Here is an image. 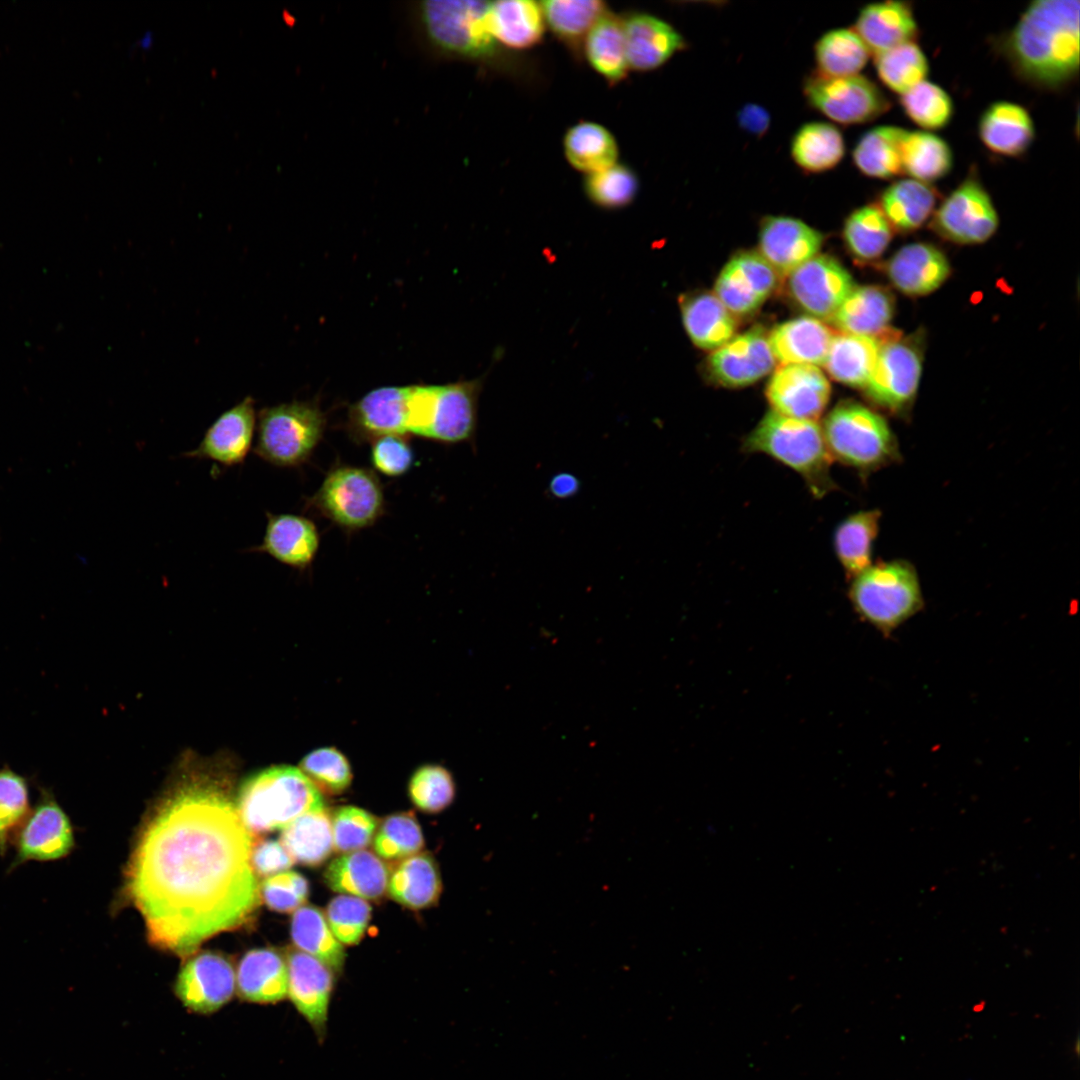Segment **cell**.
<instances>
[{"instance_id": "1", "label": "cell", "mask_w": 1080, "mask_h": 1080, "mask_svg": "<svg viewBox=\"0 0 1080 1080\" xmlns=\"http://www.w3.org/2000/svg\"><path fill=\"white\" fill-rule=\"evenodd\" d=\"M252 834L215 784L179 788L155 811L130 858L125 891L149 941L180 957L242 927L261 893L251 865Z\"/></svg>"}, {"instance_id": "2", "label": "cell", "mask_w": 1080, "mask_h": 1080, "mask_svg": "<svg viewBox=\"0 0 1080 1080\" xmlns=\"http://www.w3.org/2000/svg\"><path fill=\"white\" fill-rule=\"evenodd\" d=\"M1078 0H1035L995 47L1024 83L1045 91L1062 90L1079 73Z\"/></svg>"}, {"instance_id": "3", "label": "cell", "mask_w": 1080, "mask_h": 1080, "mask_svg": "<svg viewBox=\"0 0 1080 1080\" xmlns=\"http://www.w3.org/2000/svg\"><path fill=\"white\" fill-rule=\"evenodd\" d=\"M252 833L283 829L304 813L325 807L321 792L298 768L274 766L248 778L236 804Z\"/></svg>"}, {"instance_id": "4", "label": "cell", "mask_w": 1080, "mask_h": 1080, "mask_svg": "<svg viewBox=\"0 0 1080 1080\" xmlns=\"http://www.w3.org/2000/svg\"><path fill=\"white\" fill-rule=\"evenodd\" d=\"M744 451L765 453L799 473L814 496L834 488L831 455L821 426L814 420L767 413L745 438Z\"/></svg>"}, {"instance_id": "5", "label": "cell", "mask_w": 1080, "mask_h": 1080, "mask_svg": "<svg viewBox=\"0 0 1080 1080\" xmlns=\"http://www.w3.org/2000/svg\"><path fill=\"white\" fill-rule=\"evenodd\" d=\"M822 431L831 457L860 472L874 471L899 457L887 421L858 402L838 403L826 416Z\"/></svg>"}, {"instance_id": "6", "label": "cell", "mask_w": 1080, "mask_h": 1080, "mask_svg": "<svg viewBox=\"0 0 1080 1080\" xmlns=\"http://www.w3.org/2000/svg\"><path fill=\"white\" fill-rule=\"evenodd\" d=\"M853 579L849 597L856 612L885 634L898 628L923 606L917 572L907 561L878 563Z\"/></svg>"}, {"instance_id": "7", "label": "cell", "mask_w": 1080, "mask_h": 1080, "mask_svg": "<svg viewBox=\"0 0 1080 1080\" xmlns=\"http://www.w3.org/2000/svg\"><path fill=\"white\" fill-rule=\"evenodd\" d=\"M325 427L324 413L310 401L263 408L258 414L254 453L277 467H298L312 456Z\"/></svg>"}, {"instance_id": "8", "label": "cell", "mask_w": 1080, "mask_h": 1080, "mask_svg": "<svg viewBox=\"0 0 1080 1080\" xmlns=\"http://www.w3.org/2000/svg\"><path fill=\"white\" fill-rule=\"evenodd\" d=\"M307 506L340 528L355 531L373 525L383 515L385 500L373 471L340 465L328 472Z\"/></svg>"}, {"instance_id": "9", "label": "cell", "mask_w": 1080, "mask_h": 1080, "mask_svg": "<svg viewBox=\"0 0 1080 1080\" xmlns=\"http://www.w3.org/2000/svg\"><path fill=\"white\" fill-rule=\"evenodd\" d=\"M490 2L429 0L421 3L420 17L429 39L437 47L471 58L495 51L489 29Z\"/></svg>"}, {"instance_id": "10", "label": "cell", "mask_w": 1080, "mask_h": 1080, "mask_svg": "<svg viewBox=\"0 0 1080 1080\" xmlns=\"http://www.w3.org/2000/svg\"><path fill=\"white\" fill-rule=\"evenodd\" d=\"M803 93L813 109L842 125L872 122L892 107L884 91L860 74L830 77L813 72L804 80Z\"/></svg>"}, {"instance_id": "11", "label": "cell", "mask_w": 1080, "mask_h": 1080, "mask_svg": "<svg viewBox=\"0 0 1080 1080\" xmlns=\"http://www.w3.org/2000/svg\"><path fill=\"white\" fill-rule=\"evenodd\" d=\"M931 226L937 234L958 244L984 243L995 234L998 213L976 167H971L935 208Z\"/></svg>"}, {"instance_id": "12", "label": "cell", "mask_w": 1080, "mask_h": 1080, "mask_svg": "<svg viewBox=\"0 0 1080 1080\" xmlns=\"http://www.w3.org/2000/svg\"><path fill=\"white\" fill-rule=\"evenodd\" d=\"M877 339V359L864 388L877 404L894 412L903 411L911 404L919 386L921 352L912 340L901 339L896 332L887 330Z\"/></svg>"}, {"instance_id": "13", "label": "cell", "mask_w": 1080, "mask_h": 1080, "mask_svg": "<svg viewBox=\"0 0 1080 1080\" xmlns=\"http://www.w3.org/2000/svg\"><path fill=\"white\" fill-rule=\"evenodd\" d=\"M14 836L16 853L10 870L28 861L62 859L75 846L72 823L48 791H42L39 801Z\"/></svg>"}, {"instance_id": "14", "label": "cell", "mask_w": 1080, "mask_h": 1080, "mask_svg": "<svg viewBox=\"0 0 1080 1080\" xmlns=\"http://www.w3.org/2000/svg\"><path fill=\"white\" fill-rule=\"evenodd\" d=\"M787 287L796 304L813 318L831 321L854 282L835 258L818 255L788 275Z\"/></svg>"}, {"instance_id": "15", "label": "cell", "mask_w": 1080, "mask_h": 1080, "mask_svg": "<svg viewBox=\"0 0 1080 1080\" xmlns=\"http://www.w3.org/2000/svg\"><path fill=\"white\" fill-rule=\"evenodd\" d=\"M236 992V971L223 955L203 952L185 962L178 973L175 994L193 1013L212 1014Z\"/></svg>"}, {"instance_id": "16", "label": "cell", "mask_w": 1080, "mask_h": 1080, "mask_svg": "<svg viewBox=\"0 0 1080 1080\" xmlns=\"http://www.w3.org/2000/svg\"><path fill=\"white\" fill-rule=\"evenodd\" d=\"M780 278L758 252H741L720 272L715 295L734 316L750 315L776 290Z\"/></svg>"}, {"instance_id": "17", "label": "cell", "mask_w": 1080, "mask_h": 1080, "mask_svg": "<svg viewBox=\"0 0 1080 1080\" xmlns=\"http://www.w3.org/2000/svg\"><path fill=\"white\" fill-rule=\"evenodd\" d=\"M830 393V384L823 372L817 366L807 364L781 365L766 388L774 412L814 421L823 413Z\"/></svg>"}, {"instance_id": "18", "label": "cell", "mask_w": 1080, "mask_h": 1080, "mask_svg": "<svg viewBox=\"0 0 1080 1080\" xmlns=\"http://www.w3.org/2000/svg\"><path fill=\"white\" fill-rule=\"evenodd\" d=\"M287 997L310 1025L318 1040L325 1039L334 988V971L313 956L292 951L287 957Z\"/></svg>"}, {"instance_id": "19", "label": "cell", "mask_w": 1080, "mask_h": 1080, "mask_svg": "<svg viewBox=\"0 0 1080 1080\" xmlns=\"http://www.w3.org/2000/svg\"><path fill=\"white\" fill-rule=\"evenodd\" d=\"M775 363L768 334L755 326L716 349L707 360V369L716 383L743 387L770 373Z\"/></svg>"}, {"instance_id": "20", "label": "cell", "mask_w": 1080, "mask_h": 1080, "mask_svg": "<svg viewBox=\"0 0 1080 1080\" xmlns=\"http://www.w3.org/2000/svg\"><path fill=\"white\" fill-rule=\"evenodd\" d=\"M256 428L254 400L247 396L223 412L186 457L208 459L225 467L242 464L252 448Z\"/></svg>"}, {"instance_id": "21", "label": "cell", "mask_w": 1080, "mask_h": 1080, "mask_svg": "<svg viewBox=\"0 0 1080 1080\" xmlns=\"http://www.w3.org/2000/svg\"><path fill=\"white\" fill-rule=\"evenodd\" d=\"M483 379L435 385L432 420L425 438L441 443L474 442Z\"/></svg>"}, {"instance_id": "22", "label": "cell", "mask_w": 1080, "mask_h": 1080, "mask_svg": "<svg viewBox=\"0 0 1080 1080\" xmlns=\"http://www.w3.org/2000/svg\"><path fill=\"white\" fill-rule=\"evenodd\" d=\"M822 242V234L799 219L767 216L761 221L759 254L780 277L816 256Z\"/></svg>"}, {"instance_id": "23", "label": "cell", "mask_w": 1080, "mask_h": 1080, "mask_svg": "<svg viewBox=\"0 0 1080 1080\" xmlns=\"http://www.w3.org/2000/svg\"><path fill=\"white\" fill-rule=\"evenodd\" d=\"M408 386H386L366 393L351 405L347 428L354 440L373 441L408 433Z\"/></svg>"}, {"instance_id": "24", "label": "cell", "mask_w": 1080, "mask_h": 1080, "mask_svg": "<svg viewBox=\"0 0 1080 1080\" xmlns=\"http://www.w3.org/2000/svg\"><path fill=\"white\" fill-rule=\"evenodd\" d=\"M977 133L983 146L991 153L1019 158L1032 146L1036 127L1026 107L999 100L983 110L977 123Z\"/></svg>"}, {"instance_id": "25", "label": "cell", "mask_w": 1080, "mask_h": 1080, "mask_svg": "<svg viewBox=\"0 0 1080 1080\" xmlns=\"http://www.w3.org/2000/svg\"><path fill=\"white\" fill-rule=\"evenodd\" d=\"M629 68L651 71L686 48L682 35L668 22L647 13L622 20Z\"/></svg>"}, {"instance_id": "26", "label": "cell", "mask_w": 1080, "mask_h": 1080, "mask_svg": "<svg viewBox=\"0 0 1080 1080\" xmlns=\"http://www.w3.org/2000/svg\"><path fill=\"white\" fill-rule=\"evenodd\" d=\"M262 542L251 549L276 561L304 570L313 562L320 545V535L313 521L295 514L267 513Z\"/></svg>"}, {"instance_id": "27", "label": "cell", "mask_w": 1080, "mask_h": 1080, "mask_svg": "<svg viewBox=\"0 0 1080 1080\" xmlns=\"http://www.w3.org/2000/svg\"><path fill=\"white\" fill-rule=\"evenodd\" d=\"M853 30L874 55L904 43L915 42L920 32L912 4L892 0L869 3L862 7Z\"/></svg>"}, {"instance_id": "28", "label": "cell", "mask_w": 1080, "mask_h": 1080, "mask_svg": "<svg viewBox=\"0 0 1080 1080\" xmlns=\"http://www.w3.org/2000/svg\"><path fill=\"white\" fill-rule=\"evenodd\" d=\"M892 284L909 296H923L938 289L950 274L946 256L935 246L912 243L899 249L888 261Z\"/></svg>"}, {"instance_id": "29", "label": "cell", "mask_w": 1080, "mask_h": 1080, "mask_svg": "<svg viewBox=\"0 0 1080 1080\" xmlns=\"http://www.w3.org/2000/svg\"><path fill=\"white\" fill-rule=\"evenodd\" d=\"M834 334L822 321L802 316L777 325L769 334L772 353L781 365H824Z\"/></svg>"}, {"instance_id": "30", "label": "cell", "mask_w": 1080, "mask_h": 1080, "mask_svg": "<svg viewBox=\"0 0 1080 1080\" xmlns=\"http://www.w3.org/2000/svg\"><path fill=\"white\" fill-rule=\"evenodd\" d=\"M389 869L367 850L344 853L333 859L324 873L327 886L338 893L377 900L387 891Z\"/></svg>"}, {"instance_id": "31", "label": "cell", "mask_w": 1080, "mask_h": 1080, "mask_svg": "<svg viewBox=\"0 0 1080 1080\" xmlns=\"http://www.w3.org/2000/svg\"><path fill=\"white\" fill-rule=\"evenodd\" d=\"M287 961L273 949L260 948L248 951L240 960L236 971V992L241 999L272 1004L287 997Z\"/></svg>"}, {"instance_id": "32", "label": "cell", "mask_w": 1080, "mask_h": 1080, "mask_svg": "<svg viewBox=\"0 0 1080 1080\" xmlns=\"http://www.w3.org/2000/svg\"><path fill=\"white\" fill-rule=\"evenodd\" d=\"M679 306L684 328L697 347L716 350L733 337L736 318L715 294L704 291L682 294Z\"/></svg>"}, {"instance_id": "33", "label": "cell", "mask_w": 1080, "mask_h": 1080, "mask_svg": "<svg viewBox=\"0 0 1080 1080\" xmlns=\"http://www.w3.org/2000/svg\"><path fill=\"white\" fill-rule=\"evenodd\" d=\"M939 196L932 184L902 178L881 191L878 206L893 229L912 232L933 215Z\"/></svg>"}, {"instance_id": "34", "label": "cell", "mask_w": 1080, "mask_h": 1080, "mask_svg": "<svg viewBox=\"0 0 1080 1080\" xmlns=\"http://www.w3.org/2000/svg\"><path fill=\"white\" fill-rule=\"evenodd\" d=\"M893 312L894 299L886 289L854 287L831 321L842 333L877 338L887 331Z\"/></svg>"}, {"instance_id": "35", "label": "cell", "mask_w": 1080, "mask_h": 1080, "mask_svg": "<svg viewBox=\"0 0 1080 1080\" xmlns=\"http://www.w3.org/2000/svg\"><path fill=\"white\" fill-rule=\"evenodd\" d=\"M489 29L495 41L511 49H528L543 37L545 20L540 2L503 0L490 3Z\"/></svg>"}, {"instance_id": "36", "label": "cell", "mask_w": 1080, "mask_h": 1080, "mask_svg": "<svg viewBox=\"0 0 1080 1080\" xmlns=\"http://www.w3.org/2000/svg\"><path fill=\"white\" fill-rule=\"evenodd\" d=\"M442 889L434 858L417 853L403 859L389 875L387 891L397 903L414 910L434 905Z\"/></svg>"}, {"instance_id": "37", "label": "cell", "mask_w": 1080, "mask_h": 1080, "mask_svg": "<svg viewBox=\"0 0 1080 1080\" xmlns=\"http://www.w3.org/2000/svg\"><path fill=\"white\" fill-rule=\"evenodd\" d=\"M907 130L881 125L867 130L852 150V162L864 176L890 180L903 174L902 143Z\"/></svg>"}, {"instance_id": "38", "label": "cell", "mask_w": 1080, "mask_h": 1080, "mask_svg": "<svg viewBox=\"0 0 1080 1080\" xmlns=\"http://www.w3.org/2000/svg\"><path fill=\"white\" fill-rule=\"evenodd\" d=\"M280 842L294 861L322 864L334 849L331 813L322 807L302 814L283 828Z\"/></svg>"}, {"instance_id": "39", "label": "cell", "mask_w": 1080, "mask_h": 1080, "mask_svg": "<svg viewBox=\"0 0 1080 1080\" xmlns=\"http://www.w3.org/2000/svg\"><path fill=\"white\" fill-rule=\"evenodd\" d=\"M791 157L804 172L818 174L835 168L845 155L841 131L827 122L803 124L793 135Z\"/></svg>"}, {"instance_id": "40", "label": "cell", "mask_w": 1080, "mask_h": 1080, "mask_svg": "<svg viewBox=\"0 0 1080 1080\" xmlns=\"http://www.w3.org/2000/svg\"><path fill=\"white\" fill-rule=\"evenodd\" d=\"M879 350L875 337L839 333L833 336L824 363L836 381L864 388L874 368Z\"/></svg>"}, {"instance_id": "41", "label": "cell", "mask_w": 1080, "mask_h": 1080, "mask_svg": "<svg viewBox=\"0 0 1080 1080\" xmlns=\"http://www.w3.org/2000/svg\"><path fill=\"white\" fill-rule=\"evenodd\" d=\"M903 174L932 184L948 176L954 166L949 143L939 135L924 131H907L902 143Z\"/></svg>"}, {"instance_id": "42", "label": "cell", "mask_w": 1080, "mask_h": 1080, "mask_svg": "<svg viewBox=\"0 0 1080 1080\" xmlns=\"http://www.w3.org/2000/svg\"><path fill=\"white\" fill-rule=\"evenodd\" d=\"M585 56L592 68L611 84L623 80L629 66L626 55L623 23L606 13L584 40Z\"/></svg>"}, {"instance_id": "43", "label": "cell", "mask_w": 1080, "mask_h": 1080, "mask_svg": "<svg viewBox=\"0 0 1080 1080\" xmlns=\"http://www.w3.org/2000/svg\"><path fill=\"white\" fill-rule=\"evenodd\" d=\"M563 149L569 164L587 174L614 165L618 157L617 142L610 131L589 121L579 122L567 130Z\"/></svg>"}, {"instance_id": "44", "label": "cell", "mask_w": 1080, "mask_h": 1080, "mask_svg": "<svg viewBox=\"0 0 1080 1080\" xmlns=\"http://www.w3.org/2000/svg\"><path fill=\"white\" fill-rule=\"evenodd\" d=\"M881 512L861 511L842 521L834 534L836 555L850 578L871 566L872 545L879 530Z\"/></svg>"}, {"instance_id": "45", "label": "cell", "mask_w": 1080, "mask_h": 1080, "mask_svg": "<svg viewBox=\"0 0 1080 1080\" xmlns=\"http://www.w3.org/2000/svg\"><path fill=\"white\" fill-rule=\"evenodd\" d=\"M291 937L300 951L323 962L334 972L342 970L344 948L333 935L325 914L316 906L303 905L294 911Z\"/></svg>"}, {"instance_id": "46", "label": "cell", "mask_w": 1080, "mask_h": 1080, "mask_svg": "<svg viewBox=\"0 0 1080 1080\" xmlns=\"http://www.w3.org/2000/svg\"><path fill=\"white\" fill-rule=\"evenodd\" d=\"M817 73L842 77L859 74L871 55L867 46L850 28H837L824 33L814 47Z\"/></svg>"}, {"instance_id": "47", "label": "cell", "mask_w": 1080, "mask_h": 1080, "mask_svg": "<svg viewBox=\"0 0 1080 1080\" xmlns=\"http://www.w3.org/2000/svg\"><path fill=\"white\" fill-rule=\"evenodd\" d=\"M540 6L553 33L576 48L608 12L606 4L598 0H548L540 2Z\"/></svg>"}, {"instance_id": "48", "label": "cell", "mask_w": 1080, "mask_h": 1080, "mask_svg": "<svg viewBox=\"0 0 1080 1080\" xmlns=\"http://www.w3.org/2000/svg\"><path fill=\"white\" fill-rule=\"evenodd\" d=\"M893 236V228L878 205L868 204L855 209L846 218L844 241L850 253L861 261L880 257Z\"/></svg>"}, {"instance_id": "49", "label": "cell", "mask_w": 1080, "mask_h": 1080, "mask_svg": "<svg viewBox=\"0 0 1080 1080\" xmlns=\"http://www.w3.org/2000/svg\"><path fill=\"white\" fill-rule=\"evenodd\" d=\"M874 66L882 84L899 96L926 80L929 60L916 42H908L874 55Z\"/></svg>"}, {"instance_id": "50", "label": "cell", "mask_w": 1080, "mask_h": 1080, "mask_svg": "<svg viewBox=\"0 0 1080 1080\" xmlns=\"http://www.w3.org/2000/svg\"><path fill=\"white\" fill-rule=\"evenodd\" d=\"M905 115L924 131L947 127L955 107L950 94L940 85L924 80L899 96Z\"/></svg>"}, {"instance_id": "51", "label": "cell", "mask_w": 1080, "mask_h": 1080, "mask_svg": "<svg viewBox=\"0 0 1080 1080\" xmlns=\"http://www.w3.org/2000/svg\"><path fill=\"white\" fill-rule=\"evenodd\" d=\"M424 838L420 825L411 812H399L386 817L378 825L373 838L377 856L384 860H403L420 853Z\"/></svg>"}, {"instance_id": "52", "label": "cell", "mask_w": 1080, "mask_h": 1080, "mask_svg": "<svg viewBox=\"0 0 1080 1080\" xmlns=\"http://www.w3.org/2000/svg\"><path fill=\"white\" fill-rule=\"evenodd\" d=\"M639 181L635 172L623 164H614L588 174L584 190L589 200L604 209H619L635 199Z\"/></svg>"}, {"instance_id": "53", "label": "cell", "mask_w": 1080, "mask_h": 1080, "mask_svg": "<svg viewBox=\"0 0 1080 1080\" xmlns=\"http://www.w3.org/2000/svg\"><path fill=\"white\" fill-rule=\"evenodd\" d=\"M408 793L412 803L421 811L437 813L448 807L455 797V784L448 770L440 765L419 767L412 775Z\"/></svg>"}, {"instance_id": "54", "label": "cell", "mask_w": 1080, "mask_h": 1080, "mask_svg": "<svg viewBox=\"0 0 1080 1080\" xmlns=\"http://www.w3.org/2000/svg\"><path fill=\"white\" fill-rule=\"evenodd\" d=\"M301 771L320 792L340 794L351 784L352 772L347 758L334 747L316 749L300 763Z\"/></svg>"}, {"instance_id": "55", "label": "cell", "mask_w": 1080, "mask_h": 1080, "mask_svg": "<svg viewBox=\"0 0 1080 1080\" xmlns=\"http://www.w3.org/2000/svg\"><path fill=\"white\" fill-rule=\"evenodd\" d=\"M30 812L26 779L8 767L0 769V852Z\"/></svg>"}, {"instance_id": "56", "label": "cell", "mask_w": 1080, "mask_h": 1080, "mask_svg": "<svg viewBox=\"0 0 1080 1080\" xmlns=\"http://www.w3.org/2000/svg\"><path fill=\"white\" fill-rule=\"evenodd\" d=\"M327 923L336 939L355 945L364 936L371 918V906L362 898L341 894L327 905Z\"/></svg>"}, {"instance_id": "57", "label": "cell", "mask_w": 1080, "mask_h": 1080, "mask_svg": "<svg viewBox=\"0 0 1080 1080\" xmlns=\"http://www.w3.org/2000/svg\"><path fill=\"white\" fill-rule=\"evenodd\" d=\"M378 825L377 818L362 808H338L332 815L334 849L343 853L362 850L373 841Z\"/></svg>"}, {"instance_id": "58", "label": "cell", "mask_w": 1080, "mask_h": 1080, "mask_svg": "<svg viewBox=\"0 0 1080 1080\" xmlns=\"http://www.w3.org/2000/svg\"><path fill=\"white\" fill-rule=\"evenodd\" d=\"M260 893L271 910L287 913L303 906L309 895V884L301 874L287 870L267 877Z\"/></svg>"}, {"instance_id": "59", "label": "cell", "mask_w": 1080, "mask_h": 1080, "mask_svg": "<svg viewBox=\"0 0 1080 1080\" xmlns=\"http://www.w3.org/2000/svg\"><path fill=\"white\" fill-rule=\"evenodd\" d=\"M413 460V451L406 436L387 435L372 441L371 462L382 474L401 476L408 472Z\"/></svg>"}, {"instance_id": "60", "label": "cell", "mask_w": 1080, "mask_h": 1080, "mask_svg": "<svg viewBox=\"0 0 1080 1080\" xmlns=\"http://www.w3.org/2000/svg\"><path fill=\"white\" fill-rule=\"evenodd\" d=\"M294 860L281 842L265 840L252 848L251 865L256 875L270 877L287 871Z\"/></svg>"}, {"instance_id": "61", "label": "cell", "mask_w": 1080, "mask_h": 1080, "mask_svg": "<svg viewBox=\"0 0 1080 1080\" xmlns=\"http://www.w3.org/2000/svg\"><path fill=\"white\" fill-rule=\"evenodd\" d=\"M737 119L740 127L754 136L764 135L770 124L768 111L757 104L744 105L738 111Z\"/></svg>"}, {"instance_id": "62", "label": "cell", "mask_w": 1080, "mask_h": 1080, "mask_svg": "<svg viewBox=\"0 0 1080 1080\" xmlns=\"http://www.w3.org/2000/svg\"><path fill=\"white\" fill-rule=\"evenodd\" d=\"M579 479L570 472H559L552 476L548 484L550 496L556 499L574 497L580 490Z\"/></svg>"}]
</instances>
